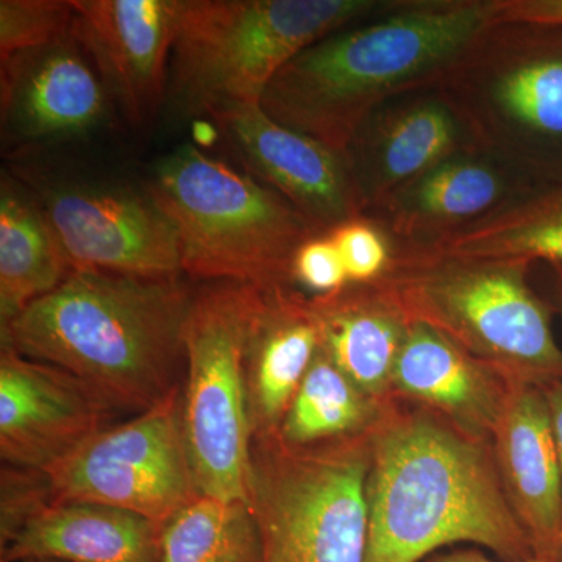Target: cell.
Listing matches in <instances>:
<instances>
[{"mask_svg": "<svg viewBox=\"0 0 562 562\" xmlns=\"http://www.w3.org/2000/svg\"><path fill=\"white\" fill-rule=\"evenodd\" d=\"M74 21L72 0H2L0 61L65 38L72 33Z\"/></svg>", "mask_w": 562, "mask_h": 562, "instance_id": "27", "label": "cell"}, {"mask_svg": "<svg viewBox=\"0 0 562 562\" xmlns=\"http://www.w3.org/2000/svg\"><path fill=\"white\" fill-rule=\"evenodd\" d=\"M554 276H557L558 292H560V301L562 306V265H553Z\"/></svg>", "mask_w": 562, "mask_h": 562, "instance_id": "33", "label": "cell"}, {"mask_svg": "<svg viewBox=\"0 0 562 562\" xmlns=\"http://www.w3.org/2000/svg\"><path fill=\"white\" fill-rule=\"evenodd\" d=\"M492 436L503 490L532 553L562 562V476L542 387L512 383Z\"/></svg>", "mask_w": 562, "mask_h": 562, "instance_id": "19", "label": "cell"}, {"mask_svg": "<svg viewBox=\"0 0 562 562\" xmlns=\"http://www.w3.org/2000/svg\"><path fill=\"white\" fill-rule=\"evenodd\" d=\"M431 85L480 149L538 184L562 180V27L491 22Z\"/></svg>", "mask_w": 562, "mask_h": 562, "instance_id": "7", "label": "cell"}, {"mask_svg": "<svg viewBox=\"0 0 562 562\" xmlns=\"http://www.w3.org/2000/svg\"><path fill=\"white\" fill-rule=\"evenodd\" d=\"M161 532L139 514L58 501L41 472L3 468L2 562H161Z\"/></svg>", "mask_w": 562, "mask_h": 562, "instance_id": "11", "label": "cell"}, {"mask_svg": "<svg viewBox=\"0 0 562 562\" xmlns=\"http://www.w3.org/2000/svg\"><path fill=\"white\" fill-rule=\"evenodd\" d=\"M322 349L368 397L394 379L409 321L375 283H349L328 295H314Z\"/></svg>", "mask_w": 562, "mask_h": 562, "instance_id": "22", "label": "cell"}, {"mask_svg": "<svg viewBox=\"0 0 562 562\" xmlns=\"http://www.w3.org/2000/svg\"><path fill=\"white\" fill-rule=\"evenodd\" d=\"M246 172L283 195L317 235L366 211L346 155L279 124L261 105L238 106L214 117Z\"/></svg>", "mask_w": 562, "mask_h": 562, "instance_id": "14", "label": "cell"}, {"mask_svg": "<svg viewBox=\"0 0 562 562\" xmlns=\"http://www.w3.org/2000/svg\"><path fill=\"white\" fill-rule=\"evenodd\" d=\"M494 18V0H394L299 52L261 109L284 127L344 154L387 99L427 87Z\"/></svg>", "mask_w": 562, "mask_h": 562, "instance_id": "2", "label": "cell"}, {"mask_svg": "<svg viewBox=\"0 0 562 562\" xmlns=\"http://www.w3.org/2000/svg\"><path fill=\"white\" fill-rule=\"evenodd\" d=\"M427 562H492L479 550H453L449 553L432 554ZM524 562H550L541 560V558H531Z\"/></svg>", "mask_w": 562, "mask_h": 562, "instance_id": "32", "label": "cell"}, {"mask_svg": "<svg viewBox=\"0 0 562 562\" xmlns=\"http://www.w3.org/2000/svg\"><path fill=\"white\" fill-rule=\"evenodd\" d=\"M372 443H251L249 505L265 562H364Z\"/></svg>", "mask_w": 562, "mask_h": 562, "instance_id": "9", "label": "cell"}, {"mask_svg": "<svg viewBox=\"0 0 562 562\" xmlns=\"http://www.w3.org/2000/svg\"><path fill=\"white\" fill-rule=\"evenodd\" d=\"M146 191L171 221L191 279L286 286L297 250L321 236L279 192L195 146L158 162Z\"/></svg>", "mask_w": 562, "mask_h": 562, "instance_id": "6", "label": "cell"}, {"mask_svg": "<svg viewBox=\"0 0 562 562\" xmlns=\"http://www.w3.org/2000/svg\"><path fill=\"white\" fill-rule=\"evenodd\" d=\"M542 390L543 394H546L547 403H549L550 416H552L554 441H557L562 476V380L546 384V386H542Z\"/></svg>", "mask_w": 562, "mask_h": 562, "instance_id": "31", "label": "cell"}, {"mask_svg": "<svg viewBox=\"0 0 562 562\" xmlns=\"http://www.w3.org/2000/svg\"><path fill=\"white\" fill-rule=\"evenodd\" d=\"M328 236L341 255L350 283H372L386 271L391 260L390 241L364 216L344 222Z\"/></svg>", "mask_w": 562, "mask_h": 562, "instance_id": "28", "label": "cell"}, {"mask_svg": "<svg viewBox=\"0 0 562 562\" xmlns=\"http://www.w3.org/2000/svg\"><path fill=\"white\" fill-rule=\"evenodd\" d=\"M181 387L149 412L109 425L41 472L58 501L101 503L165 527L201 492L188 453Z\"/></svg>", "mask_w": 562, "mask_h": 562, "instance_id": "10", "label": "cell"}, {"mask_svg": "<svg viewBox=\"0 0 562 562\" xmlns=\"http://www.w3.org/2000/svg\"><path fill=\"white\" fill-rule=\"evenodd\" d=\"M192 297L181 276L70 272L2 325V346L72 373L111 413L136 416L183 383Z\"/></svg>", "mask_w": 562, "mask_h": 562, "instance_id": "1", "label": "cell"}, {"mask_svg": "<svg viewBox=\"0 0 562 562\" xmlns=\"http://www.w3.org/2000/svg\"><path fill=\"white\" fill-rule=\"evenodd\" d=\"M425 249L562 265V180L535 188L497 213Z\"/></svg>", "mask_w": 562, "mask_h": 562, "instance_id": "24", "label": "cell"}, {"mask_svg": "<svg viewBox=\"0 0 562 562\" xmlns=\"http://www.w3.org/2000/svg\"><path fill=\"white\" fill-rule=\"evenodd\" d=\"M371 419V397L317 351L277 432L288 446L317 447L353 438Z\"/></svg>", "mask_w": 562, "mask_h": 562, "instance_id": "26", "label": "cell"}, {"mask_svg": "<svg viewBox=\"0 0 562 562\" xmlns=\"http://www.w3.org/2000/svg\"><path fill=\"white\" fill-rule=\"evenodd\" d=\"M24 562H55V561H24Z\"/></svg>", "mask_w": 562, "mask_h": 562, "instance_id": "34", "label": "cell"}, {"mask_svg": "<svg viewBox=\"0 0 562 562\" xmlns=\"http://www.w3.org/2000/svg\"><path fill=\"white\" fill-rule=\"evenodd\" d=\"M471 149L479 144L468 122L441 90L427 85L376 106L344 155L368 210L439 162Z\"/></svg>", "mask_w": 562, "mask_h": 562, "instance_id": "16", "label": "cell"}, {"mask_svg": "<svg viewBox=\"0 0 562 562\" xmlns=\"http://www.w3.org/2000/svg\"><path fill=\"white\" fill-rule=\"evenodd\" d=\"M36 199L70 272L149 279L183 273L177 233L149 192L61 184L41 190Z\"/></svg>", "mask_w": 562, "mask_h": 562, "instance_id": "12", "label": "cell"}, {"mask_svg": "<svg viewBox=\"0 0 562 562\" xmlns=\"http://www.w3.org/2000/svg\"><path fill=\"white\" fill-rule=\"evenodd\" d=\"M111 416L72 373L2 346L0 457L10 468L46 472L109 427Z\"/></svg>", "mask_w": 562, "mask_h": 562, "instance_id": "15", "label": "cell"}, {"mask_svg": "<svg viewBox=\"0 0 562 562\" xmlns=\"http://www.w3.org/2000/svg\"><path fill=\"white\" fill-rule=\"evenodd\" d=\"M70 273L38 199L3 177L0 191V324L57 290Z\"/></svg>", "mask_w": 562, "mask_h": 562, "instance_id": "23", "label": "cell"}, {"mask_svg": "<svg viewBox=\"0 0 562 562\" xmlns=\"http://www.w3.org/2000/svg\"><path fill=\"white\" fill-rule=\"evenodd\" d=\"M394 0H179L168 95L180 113L214 117L260 105L299 52Z\"/></svg>", "mask_w": 562, "mask_h": 562, "instance_id": "5", "label": "cell"}, {"mask_svg": "<svg viewBox=\"0 0 562 562\" xmlns=\"http://www.w3.org/2000/svg\"><path fill=\"white\" fill-rule=\"evenodd\" d=\"M508 382L490 366L462 350L446 335L409 322L392 383L449 417L458 430L476 439L494 435Z\"/></svg>", "mask_w": 562, "mask_h": 562, "instance_id": "21", "label": "cell"}, {"mask_svg": "<svg viewBox=\"0 0 562 562\" xmlns=\"http://www.w3.org/2000/svg\"><path fill=\"white\" fill-rule=\"evenodd\" d=\"M292 283H301L316 295H328L350 283L346 268L330 236L308 239L295 254Z\"/></svg>", "mask_w": 562, "mask_h": 562, "instance_id": "29", "label": "cell"}, {"mask_svg": "<svg viewBox=\"0 0 562 562\" xmlns=\"http://www.w3.org/2000/svg\"><path fill=\"white\" fill-rule=\"evenodd\" d=\"M492 22H525L562 27V0H494Z\"/></svg>", "mask_w": 562, "mask_h": 562, "instance_id": "30", "label": "cell"}, {"mask_svg": "<svg viewBox=\"0 0 562 562\" xmlns=\"http://www.w3.org/2000/svg\"><path fill=\"white\" fill-rule=\"evenodd\" d=\"M531 261L391 249L379 284L409 322L435 328L512 383L562 380L552 314L528 284Z\"/></svg>", "mask_w": 562, "mask_h": 562, "instance_id": "4", "label": "cell"}, {"mask_svg": "<svg viewBox=\"0 0 562 562\" xmlns=\"http://www.w3.org/2000/svg\"><path fill=\"white\" fill-rule=\"evenodd\" d=\"M265 292L238 281H211L194 292L184 322L181 425L202 495L249 503L254 432L246 357Z\"/></svg>", "mask_w": 562, "mask_h": 562, "instance_id": "8", "label": "cell"}, {"mask_svg": "<svg viewBox=\"0 0 562 562\" xmlns=\"http://www.w3.org/2000/svg\"><path fill=\"white\" fill-rule=\"evenodd\" d=\"M72 33L133 124L168 95L179 0H72Z\"/></svg>", "mask_w": 562, "mask_h": 562, "instance_id": "17", "label": "cell"}, {"mask_svg": "<svg viewBox=\"0 0 562 562\" xmlns=\"http://www.w3.org/2000/svg\"><path fill=\"white\" fill-rule=\"evenodd\" d=\"M2 132L14 144L68 139L106 116L109 95L74 33L2 63Z\"/></svg>", "mask_w": 562, "mask_h": 562, "instance_id": "18", "label": "cell"}, {"mask_svg": "<svg viewBox=\"0 0 562 562\" xmlns=\"http://www.w3.org/2000/svg\"><path fill=\"white\" fill-rule=\"evenodd\" d=\"M322 346L312 299L269 288L247 346V405L254 439L277 436L295 392Z\"/></svg>", "mask_w": 562, "mask_h": 562, "instance_id": "20", "label": "cell"}, {"mask_svg": "<svg viewBox=\"0 0 562 562\" xmlns=\"http://www.w3.org/2000/svg\"><path fill=\"white\" fill-rule=\"evenodd\" d=\"M364 562H419L457 542L502 560L535 558L483 439L428 416L395 420L372 442Z\"/></svg>", "mask_w": 562, "mask_h": 562, "instance_id": "3", "label": "cell"}, {"mask_svg": "<svg viewBox=\"0 0 562 562\" xmlns=\"http://www.w3.org/2000/svg\"><path fill=\"white\" fill-rule=\"evenodd\" d=\"M541 184L483 149L454 154L366 210L391 249H425Z\"/></svg>", "mask_w": 562, "mask_h": 562, "instance_id": "13", "label": "cell"}, {"mask_svg": "<svg viewBox=\"0 0 562 562\" xmlns=\"http://www.w3.org/2000/svg\"><path fill=\"white\" fill-rule=\"evenodd\" d=\"M161 562H265L249 503L198 495L162 527Z\"/></svg>", "mask_w": 562, "mask_h": 562, "instance_id": "25", "label": "cell"}]
</instances>
